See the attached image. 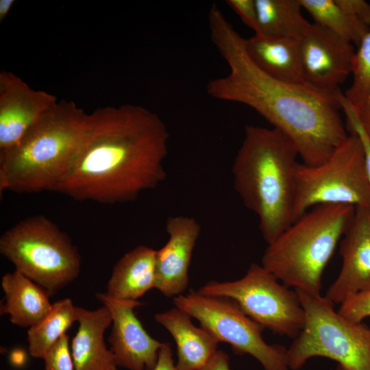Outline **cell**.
I'll return each mask as SVG.
<instances>
[{
	"mask_svg": "<svg viewBox=\"0 0 370 370\" xmlns=\"http://www.w3.org/2000/svg\"><path fill=\"white\" fill-rule=\"evenodd\" d=\"M208 25L211 40L230 72L209 81L207 93L255 110L291 140L303 163L314 166L325 161L348 136L340 114L341 90L288 83L265 73L249 56L245 38L214 3Z\"/></svg>",
	"mask_w": 370,
	"mask_h": 370,
	"instance_id": "6da1fadb",
	"label": "cell"
},
{
	"mask_svg": "<svg viewBox=\"0 0 370 370\" xmlns=\"http://www.w3.org/2000/svg\"><path fill=\"white\" fill-rule=\"evenodd\" d=\"M169 140L161 118L143 106L98 108L88 114L80 151L54 191L79 201H134L165 180Z\"/></svg>",
	"mask_w": 370,
	"mask_h": 370,
	"instance_id": "7a4b0ae2",
	"label": "cell"
},
{
	"mask_svg": "<svg viewBox=\"0 0 370 370\" xmlns=\"http://www.w3.org/2000/svg\"><path fill=\"white\" fill-rule=\"evenodd\" d=\"M298 156L295 144L280 131L245 127L232 166L234 186L258 216L267 244L293 223Z\"/></svg>",
	"mask_w": 370,
	"mask_h": 370,
	"instance_id": "3957f363",
	"label": "cell"
},
{
	"mask_svg": "<svg viewBox=\"0 0 370 370\" xmlns=\"http://www.w3.org/2000/svg\"><path fill=\"white\" fill-rule=\"evenodd\" d=\"M88 114L58 101L13 147L0 151V193L54 191L71 169L86 136Z\"/></svg>",
	"mask_w": 370,
	"mask_h": 370,
	"instance_id": "277c9868",
	"label": "cell"
},
{
	"mask_svg": "<svg viewBox=\"0 0 370 370\" xmlns=\"http://www.w3.org/2000/svg\"><path fill=\"white\" fill-rule=\"evenodd\" d=\"M355 213L350 205H320L268 244L261 265L288 287L321 295L322 275Z\"/></svg>",
	"mask_w": 370,
	"mask_h": 370,
	"instance_id": "5b68a950",
	"label": "cell"
},
{
	"mask_svg": "<svg viewBox=\"0 0 370 370\" xmlns=\"http://www.w3.org/2000/svg\"><path fill=\"white\" fill-rule=\"evenodd\" d=\"M0 253L16 271L42 287L50 296L75 280L82 260L71 238L47 217H27L5 231Z\"/></svg>",
	"mask_w": 370,
	"mask_h": 370,
	"instance_id": "8992f818",
	"label": "cell"
},
{
	"mask_svg": "<svg viewBox=\"0 0 370 370\" xmlns=\"http://www.w3.org/2000/svg\"><path fill=\"white\" fill-rule=\"evenodd\" d=\"M296 291L306 319L287 349L290 369H299L311 358L324 357L336 361L337 370H370V326L345 319L325 296Z\"/></svg>",
	"mask_w": 370,
	"mask_h": 370,
	"instance_id": "52a82bcc",
	"label": "cell"
},
{
	"mask_svg": "<svg viewBox=\"0 0 370 370\" xmlns=\"http://www.w3.org/2000/svg\"><path fill=\"white\" fill-rule=\"evenodd\" d=\"M328 204L370 208L365 149L356 134L348 135L323 163L298 164L293 222L310 208Z\"/></svg>",
	"mask_w": 370,
	"mask_h": 370,
	"instance_id": "ba28073f",
	"label": "cell"
},
{
	"mask_svg": "<svg viewBox=\"0 0 370 370\" xmlns=\"http://www.w3.org/2000/svg\"><path fill=\"white\" fill-rule=\"evenodd\" d=\"M289 288L261 264L252 263L242 278L210 281L197 293L230 298L264 328L294 339L303 330L306 316L297 292Z\"/></svg>",
	"mask_w": 370,
	"mask_h": 370,
	"instance_id": "9c48e42d",
	"label": "cell"
},
{
	"mask_svg": "<svg viewBox=\"0 0 370 370\" xmlns=\"http://www.w3.org/2000/svg\"><path fill=\"white\" fill-rule=\"evenodd\" d=\"M176 308L197 319L219 342L230 344L237 354H249L264 370H291L288 349L268 344L262 337L264 329L247 316L234 300L208 297L191 291L173 297Z\"/></svg>",
	"mask_w": 370,
	"mask_h": 370,
	"instance_id": "30bf717a",
	"label": "cell"
},
{
	"mask_svg": "<svg viewBox=\"0 0 370 370\" xmlns=\"http://www.w3.org/2000/svg\"><path fill=\"white\" fill-rule=\"evenodd\" d=\"M298 41L306 83L325 90L340 89L352 72L353 44L315 23H309Z\"/></svg>",
	"mask_w": 370,
	"mask_h": 370,
	"instance_id": "8fae6325",
	"label": "cell"
},
{
	"mask_svg": "<svg viewBox=\"0 0 370 370\" xmlns=\"http://www.w3.org/2000/svg\"><path fill=\"white\" fill-rule=\"evenodd\" d=\"M51 93L32 88L16 74L0 73V151L15 146L57 103Z\"/></svg>",
	"mask_w": 370,
	"mask_h": 370,
	"instance_id": "7c38bea8",
	"label": "cell"
},
{
	"mask_svg": "<svg viewBox=\"0 0 370 370\" xmlns=\"http://www.w3.org/2000/svg\"><path fill=\"white\" fill-rule=\"evenodd\" d=\"M96 297L111 313L109 342L117 365L129 370H153L162 343L149 336L135 315L134 309L143 303L115 299L106 293Z\"/></svg>",
	"mask_w": 370,
	"mask_h": 370,
	"instance_id": "4fadbf2b",
	"label": "cell"
},
{
	"mask_svg": "<svg viewBox=\"0 0 370 370\" xmlns=\"http://www.w3.org/2000/svg\"><path fill=\"white\" fill-rule=\"evenodd\" d=\"M342 267L325 297L334 304L370 290V208L355 207L353 219L340 242Z\"/></svg>",
	"mask_w": 370,
	"mask_h": 370,
	"instance_id": "5bb4252c",
	"label": "cell"
},
{
	"mask_svg": "<svg viewBox=\"0 0 370 370\" xmlns=\"http://www.w3.org/2000/svg\"><path fill=\"white\" fill-rule=\"evenodd\" d=\"M166 230L169 240L156 250L154 288L175 297L188 286V268L201 227L195 219L178 215L167 219Z\"/></svg>",
	"mask_w": 370,
	"mask_h": 370,
	"instance_id": "9a60e30c",
	"label": "cell"
},
{
	"mask_svg": "<svg viewBox=\"0 0 370 370\" xmlns=\"http://www.w3.org/2000/svg\"><path fill=\"white\" fill-rule=\"evenodd\" d=\"M79 326L71 341L75 370H118L114 356L104 341V332L112 323L109 308L89 310L77 306Z\"/></svg>",
	"mask_w": 370,
	"mask_h": 370,
	"instance_id": "2e32d148",
	"label": "cell"
},
{
	"mask_svg": "<svg viewBox=\"0 0 370 370\" xmlns=\"http://www.w3.org/2000/svg\"><path fill=\"white\" fill-rule=\"evenodd\" d=\"M154 319L175 341L178 370H199L217 351L219 342L208 330L194 325L187 312L175 307L156 314Z\"/></svg>",
	"mask_w": 370,
	"mask_h": 370,
	"instance_id": "e0dca14e",
	"label": "cell"
},
{
	"mask_svg": "<svg viewBox=\"0 0 370 370\" xmlns=\"http://www.w3.org/2000/svg\"><path fill=\"white\" fill-rule=\"evenodd\" d=\"M245 45L251 60L269 76L288 83L306 84L297 39L255 34L245 39Z\"/></svg>",
	"mask_w": 370,
	"mask_h": 370,
	"instance_id": "ac0fdd59",
	"label": "cell"
},
{
	"mask_svg": "<svg viewBox=\"0 0 370 370\" xmlns=\"http://www.w3.org/2000/svg\"><path fill=\"white\" fill-rule=\"evenodd\" d=\"M1 286L5 301L1 306L0 314H9L14 325L32 328L51 310L49 293L16 270L2 277Z\"/></svg>",
	"mask_w": 370,
	"mask_h": 370,
	"instance_id": "d6986e66",
	"label": "cell"
},
{
	"mask_svg": "<svg viewBox=\"0 0 370 370\" xmlns=\"http://www.w3.org/2000/svg\"><path fill=\"white\" fill-rule=\"evenodd\" d=\"M156 250L139 245L123 255L113 267L106 294L113 299L135 301L156 281Z\"/></svg>",
	"mask_w": 370,
	"mask_h": 370,
	"instance_id": "ffe728a7",
	"label": "cell"
},
{
	"mask_svg": "<svg viewBox=\"0 0 370 370\" xmlns=\"http://www.w3.org/2000/svg\"><path fill=\"white\" fill-rule=\"evenodd\" d=\"M256 34L299 40L309 22L301 14L299 0H256Z\"/></svg>",
	"mask_w": 370,
	"mask_h": 370,
	"instance_id": "44dd1931",
	"label": "cell"
},
{
	"mask_svg": "<svg viewBox=\"0 0 370 370\" xmlns=\"http://www.w3.org/2000/svg\"><path fill=\"white\" fill-rule=\"evenodd\" d=\"M77 306L69 298L52 304L49 314L36 325L27 330L28 350L30 355L43 359L51 347L77 321Z\"/></svg>",
	"mask_w": 370,
	"mask_h": 370,
	"instance_id": "7402d4cb",
	"label": "cell"
},
{
	"mask_svg": "<svg viewBox=\"0 0 370 370\" xmlns=\"http://www.w3.org/2000/svg\"><path fill=\"white\" fill-rule=\"evenodd\" d=\"M299 1L314 23L357 47L370 31V27L343 8L336 0Z\"/></svg>",
	"mask_w": 370,
	"mask_h": 370,
	"instance_id": "603a6c76",
	"label": "cell"
},
{
	"mask_svg": "<svg viewBox=\"0 0 370 370\" xmlns=\"http://www.w3.org/2000/svg\"><path fill=\"white\" fill-rule=\"evenodd\" d=\"M352 74V84L344 95L357 111L370 103V31L355 52Z\"/></svg>",
	"mask_w": 370,
	"mask_h": 370,
	"instance_id": "cb8c5ba5",
	"label": "cell"
},
{
	"mask_svg": "<svg viewBox=\"0 0 370 370\" xmlns=\"http://www.w3.org/2000/svg\"><path fill=\"white\" fill-rule=\"evenodd\" d=\"M43 360L46 370H75L66 333L51 347Z\"/></svg>",
	"mask_w": 370,
	"mask_h": 370,
	"instance_id": "d4e9b609",
	"label": "cell"
},
{
	"mask_svg": "<svg viewBox=\"0 0 370 370\" xmlns=\"http://www.w3.org/2000/svg\"><path fill=\"white\" fill-rule=\"evenodd\" d=\"M345 319L361 322L370 317V290L358 293L346 299L338 310Z\"/></svg>",
	"mask_w": 370,
	"mask_h": 370,
	"instance_id": "484cf974",
	"label": "cell"
},
{
	"mask_svg": "<svg viewBox=\"0 0 370 370\" xmlns=\"http://www.w3.org/2000/svg\"><path fill=\"white\" fill-rule=\"evenodd\" d=\"M340 103L341 106V110L343 111L346 116L347 129L349 130L351 133H354L358 135L363 144L365 153L367 173L370 182V140L360 125L356 110H354L352 104L349 103V101L345 98L344 95L341 96Z\"/></svg>",
	"mask_w": 370,
	"mask_h": 370,
	"instance_id": "4316f807",
	"label": "cell"
},
{
	"mask_svg": "<svg viewBox=\"0 0 370 370\" xmlns=\"http://www.w3.org/2000/svg\"><path fill=\"white\" fill-rule=\"evenodd\" d=\"M225 2L247 26L252 29L255 34L257 33L258 16L256 0H227Z\"/></svg>",
	"mask_w": 370,
	"mask_h": 370,
	"instance_id": "83f0119b",
	"label": "cell"
},
{
	"mask_svg": "<svg viewBox=\"0 0 370 370\" xmlns=\"http://www.w3.org/2000/svg\"><path fill=\"white\" fill-rule=\"evenodd\" d=\"M337 3L370 27V4L364 0H336Z\"/></svg>",
	"mask_w": 370,
	"mask_h": 370,
	"instance_id": "f1b7e54d",
	"label": "cell"
},
{
	"mask_svg": "<svg viewBox=\"0 0 370 370\" xmlns=\"http://www.w3.org/2000/svg\"><path fill=\"white\" fill-rule=\"evenodd\" d=\"M153 370H178L174 363L169 343H162L157 363Z\"/></svg>",
	"mask_w": 370,
	"mask_h": 370,
	"instance_id": "f546056e",
	"label": "cell"
},
{
	"mask_svg": "<svg viewBox=\"0 0 370 370\" xmlns=\"http://www.w3.org/2000/svg\"><path fill=\"white\" fill-rule=\"evenodd\" d=\"M199 370H230L229 356L218 350Z\"/></svg>",
	"mask_w": 370,
	"mask_h": 370,
	"instance_id": "4dcf8cb0",
	"label": "cell"
},
{
	"mask_svg": "<svg viewBox=\"0 0 370 370\" xmlns=\"http://www.w3.org/2000/svg\"><path fill=\"white\" fill-rule=\"evenodd\" d=\"M356 112L363 130L370 140V103Z\"/></svg>",
	"mask_w": 370,
	"mask_h": 370,
	"instance_id": "1f68e13d",
	"label": "cell"
},
{
	"mask_svg": "<svg viewBox=\"0 0 370 370\" xmlns=\"http://www.w3.org/2000/svg\"><path fill=\"white\" fill-rule=\"evenodd\" d=\"M14 0H0V21H3L9 14Z\"/></svg>",
	"mask_w": 370,
	"mask_h": 370,
	"instance_id": "d6a6232c",
	"label": "cell"
}]
</instances>
